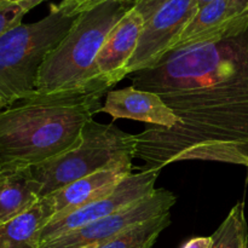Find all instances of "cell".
Segmentation results:
<instances>
[{
	"label": "cell",
	"mask_w": 248,
	"mask_h": 248,
	"mask_svg": "<svg viewBox=\"0 0 248 248\" xmlns=\"http://www.w3.org/2000/svg\"><path fill=\"white\" fill-rule=\"evenodd\" d=\"M135 5L106 0L78 15L72 28L44 61L36 80V93L108 92L96 58L113 27Z\"/></svg>",
	"instance_id": "obj_3"
},
{
	"label": "cell",
	"mask_w": 248,
	"mask_h": 248,
	"mask_svg": "<svg viewBox=\"0 0 248 248\" xmlns=\"http://www.w3.org/2000/svg\"><path fill=\"white\" fill-rule=\"evenodd\" d=\"M176 203V196L166 189H156L148 198L123 208L114 215L90 223L75 232L58 236L40 245V248H84L101 246L126 230L170 213Z\"/></svg>",
	"instance_id": "obj_6"
},
{
	"label": "cell",
	"mask_w": 248,
	"mask_h": 248,
	"mask_svg": "<svg viewBox=\"0 0 248 248\" xmlns=\"http://www.w3.org/2000/svg\"><path fill=\"white\" fill-rule=\"evenodd\" d=\"M107 92L35 93L0 114V169H31L72 149Z\"/></svg>",
	"instance_id": "obj_2"
},
{
	"label": "cell",
	"mask_w": 248,
	"mask_h": 248,
	"mask_svg": "<svg viewBox=\"0 0 248 248\" xmlns=\"http://www.w3.org/2000/svg\"><path fill=\"white\" fill-rule=\"evenodd\" d=\"M211 248H248V227L244 202L230 210L229 215L212 235Z\"/></svg>",
	"instance_id": "obj_16"
},
{
	"label": "cell",
	"mask_w": 248,
	"mask_h": 248,
	"mask_svg": "<svg viewBox=\"0 0 248 248\" xmlns=\"http://www.w3.org/2000/svg\"><path fill=\"white\" fill-rule=\"evenodd\" d=\"M131 75L135 89L156 93L178 118L169 130L149 126L135 135L143 170L188 160L248 167V27L169 51Z\"/></svg>",
	"instance_id": "obj_1"
},
{
	"label": "cell",
	"mask_w": 248,
	"mask_h": 248,
	"mask_svg": "<svg viewBox=\"0 0 248 248\" xmlns=\"http://www.w3.org/2000/svg\"><path fill=\"white\" fill-rule=\"evenodd\" d=\"M170 0H140L137 4L135 5V9L140 12V16L143 17L144 22L149 19L157 10L161 6H164L166 2Z\"/></svg>",
	"instance_id": "obj_20"
},
{
	"label": "cell",
	"mask_w": 248,
	"mask_h": 248,
	"mask_svg": "<svg viewBox=\"0 0 248 248\" xmlns=\"http://www.w3.org/2000/svg\"><path fill=\"white\" fill-rule=\"evenodd\" d=\"M159 172L155 170H143L140 173H131L103 198L97 199L68 215L52 218L41 230V244L75 232L150 196L156 190L155 182L159 177Z\"/></svg>",
	"instance_id": "obj_7"
},
{
	"label": "cell",
	"mask_w": 248,
	"mask_h": 248,
	"mask_svg": "<svg viewBox=\"0 0 248 248\" xmlns=\"http://www.w3.org/2000/svg\"><path fill=\"white\" fill-rule=\"evenodd\" d=\"M28 10L22 4L0 1V36L22 23Z\"/></svg>",
	"instance_id": "obj_17"
},
{
	"label": "cell",
	"mask_w": 248,
	"mask_h": 248,
	"mask_svg": "<svg viewBox=\"0 0 248 248\" xmlns=\"http://www.w3.org/2000/svg\"><path fill=\"white\" fill-rule=\"evenodd\" d=\"M43 1H45V0H27V1L21 2V4L23 5V6L26 7V9L28 10V11H31V9H34V7H35L36 5L41 4V2H43Z\"/></svg>",
	"instance_id": "obj_22"
},
{
	"label": "cell",
	"mask_w": 248,
	"mask_h": 248,
	"mask_svg": "<svg viewBox=\"0 0 248 248\" xmlns=\"http://www.w3.org/2000/svg\"><path fill=\"white\" fill-rule=\"evenodd\" d=\"M212 247V237H194L189 240L182 248H211Z\"/></svg>",
	"instance_id": "obj_21"
},
{
	"label": "cell",
	"mask_w": 248,
	"mask_h": 248,
	"mask_svg": "<svg viewBox=\"0 0 248 248\" xmlns=\"http://www.w3.org/2000/svg\"><path fill=\"white\" fill-rule=\"evenodd\" d=\"M131 173L132 165H120L102 170L63 186L60 190L46 196L52 205V218L68 215L97 199L103 198Z\"/></svg>",
	"instance_id": "obj_11"
},
{
	"label": "cell",
	"mask_w": 248,
	"mask_h": 248,
	"mask_svg": "<svg viewBox=\"0 0 248 248\" xmlns=\"http://www.w3.org/2000/svg\"><path fill=\"white\" fill-rule=\"evenodd\" d=\"M103 1H106V0H62L58 4V6L64 10L67 14L72 15V16H78L81 12L86 11V10L91 9V7L96 6Z\"/></svg>",
	"instance_id": "obj_19"
},
{
	"label": "cell",
	"mask_w": 248,
	"mask_h": 248,
	"mask_svg": "<svg viewBox=\"0 0 248 248\" xmlns=\"http://www.w3.org/2000/svg\"><path fill=\"white\" fill-rule=\"evenodd\" d=\"M99 113L108 114L115 120L130 119L167 130L178 124V118L156 93L133 86L107 92Z\"/></svg>",
	"instance_id": "obj_10"
},
{
	"label": "cell",
	"mask_w": 248,
	"mask_h": 248,
	"mask_svg": "<svg viewBox=\"0 0 248 248\" xmlns=\"http://www.w3.org/2000/svg\"><path fill=\"white\" fill-rule=\"evenodd\" d=\"M215 1V0H196V7L199 9H201L202 6H205V5L210 4V2Z\"/></svg>",
	"instance_id": "obj_23"
},
{
	"label": "cell",
	"mask_w": 248,
	"mask_h": 248,
	"mask_svg": "<svg viewBox=\"0 0 248 248\" xmlns=\"http://www.w3.org/2000/svg\"><path fill=\"white\" fill-rule=\"evenodd\" d=\"M84 248H97V246H89V247H84Z\"/></svg>",
	"instance_id": "obj_27"
},
{
	"label": "cell",
	"mask_w": 248,
	"mask_h": 248,
	"mask_svg": "<svg viewBox=\"0 0 248 248\" xmlns=\"http://www.w3.org/2000/svg\"><path fill=\"white\" fill-rule=\"evenodd\" d=\"M0 1H5V2H12V4H21V2L27 1V0H0Z\"/></svg>",
	"instance_id": "obj_25"
},
{
	"label": "cell",
	"mask_w": 248,
	"mask_h": 248,
	"mask_svg": "<svg viewBox=\"0 0 248 248\" xmlns=\"http://www.w3.org/2000/svg\"><path fill=\"white\" fill-rule=\"evenodd\" d=\"M52 217L48 199H40L23 215L0 225V248H40L41 230Z\"/></svg>",
	"instance_id": "obj_14"
},
{
	"label": "cell",
	"mask_w": 248,
	"mask_h": 248,
	"mask_svg": "<svg viewBox=\"0 0 248 248\" xmlns=\"http://www.w3.org/2000/svg\"><path fill=\"white\" fill-rule=\"evenodd\" d=\"M225 22L248 26V0H228Z\"/></svg>",
	"instance_id": "obj_18"
},
{
	"label": "cell",
	"mask_w": 248,
	"mask_h": 248,
	"mask_svg": "<svg viewBox=\"0 0 248 248\" xmlns=\"http://www.w3.org/2000/svg\"><path fill=\"white\" fill-rule=\"evenodd\" d=\"M135 152V135L124 132L114 124H101L91 119L84 126L77 145L31 167V174L39 184L43 199L102 170L132 165Z\"/></svg>",
	"instance_id": "obj_5"
},
{
	"label": "cell",
	"mask_w": 248,
	"mask_h": 248,
	"mask_svg": "<svg viewBox=\"0 0 248 248\" xmlns=\"http://www.w3.org/2000/svg\"><path fill=\"white\" fill-rule=\"evenodd\" d=\"M170 224L171 216L166 213L126 230L97 248H153L157 237Z\"/></svg>",
	"instance_id": "obj_15"
},
{
	"label": "cell",
	"mask_w": 248,
	"mask_h": 248,
	"mask_svg": "<svg viewBox=\"0 0 248 248\" xmlns=\"http://www.w3.org/2000/svg\"><path fill=\"white\" fill-rule=\"evenodd\" d=\"M144 19L135 6L113 27L96 58L101 79L109 87L125 79L126 68L135 53Z\"/></svg>",
	"instance_id": "obj_9"
},
{
	"label": "cell",
	"mask_w": 248,
	"mask_h": 248,
	"mask_svg": "<svg viewBox=\"0 0 248 248\" xmlns=\"http://www.w3.org/2000/svg\"><path fill=\"white\" fill-rule=\"evenodd\" d=\"M78 16L58 5L34 23H21L0 36V97L7 107L36 93L44 61L64 39Z\"/></svg>",
	"instance_id": "obj_4"
},
{
	"label": "cell",
	"mask_w": 248,
	"mask_h": 248,
	"mask_svg": "<svg viewBox=\"0 0 248 248\" xmlns=\"http://www.w3.org/2000/svg\"><path fill=\"white\" fill-rule=\"evenodd\" d=\"M6 108H7L6 103H5L4 99H2L1 97H0V114H1V111L4 110V109H6Z\"/></svg>",
	"instance_id": "obj_24"
},
{
	"label": "cell",
	"mask_w": 248,
	"mask_h": 248,
	"mask_svg": "<svg viewBox=\"0 0 248 248\" xmlns=\"http://www.w3.org/2000/svg\"><path fill=\"white\" fill-rule=\"evenodd\" d=\"M198 11L196 0H170L144 22L126 75L156 64Z\"/></svg>",
	"instance_id": "obj_8"
},
{
	"label": "cell",
	"mask_w": 248,
	"mask_h": 248,
	"mask_svg": "<svg viewBox=\"0 0 248 248\" xmlns=\"http://www.w3.org/2000/svg\"><path fill=\"white\" fill-rule=\"evenodd\" d=\"M227 10L228 0H215L199 9L189 23L184 27L171 50L189 47L206 41L219 40L247 28L248 26L225 22Z\"/></svg>",
	"instance_id": "obj_12"
},
{
	"label": "cell",
	"mask_w": 248,
	"mask_h": 248,
	"mask_svg": "<svg viewBox=\"0 0 248 248\" xmlns=\"http://www.w3.org/2000/svg\"><path fill=\"white\" fill-rule=\"evenodd\" d=\"M121 1H125V2H128V4L136 5L138 1H140V0H121Z\"/></svg>",
	"instance_id": "obj_26"
},
{
	"label": "cell",
	"mask_w": 248,
	"mask_h": 248,
	"mask_svg": "<svg viewBox=\"0 0 248 248\" xmlns=\"http://www.w3.org/2000/svg\"><path fill=\"white\" fill-rule=\"evenodd\" d=\"M40 200L31 169H0V225L31 210Z\"/></svg>",
	"instance_id": "obj_13"
}]
</instances>
